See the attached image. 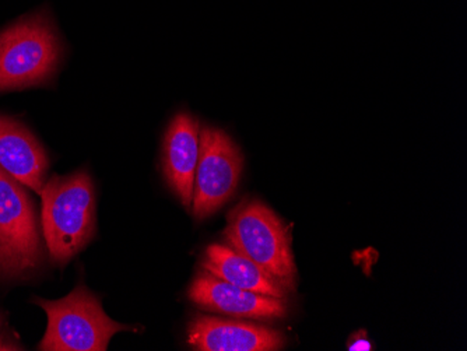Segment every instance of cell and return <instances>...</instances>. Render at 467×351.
I'll return each mask as SVG.
<instances>
[{"label":"cell","mask_w":467,"mask_h":351,"mask_svg":"<svg viewBox=\"0 0 467 351\" xmlns=\"http://www.w3.org/2000/svg\"><path fill=\"white\" fill-rule=\"evenodd\" d=\"M62 57L48 15H31L0 33V93L46 85Z\"/></svg>","instance_id":"obj_3"},{"label":"cell","mask_w":467,"mask_h":351,"mask_svg":"<svg viewBox=\"0 0 467 351\" xmlns=\"http://www.w3.org/2000/svg\"><path fill=\"white\" fill-rule=\"evenodd\" d=\"M244 170L240 146L225 130L201 128V154L193 185L192 214L207 219L224 206L237 191Z\"/></svg>","instance_id":"obj_6"},{"label":"cell","mask_w":467,"mask_h":351,"mask_svg":"<svg viewBox=\"0 0 467 351\" xmlns=\"http://www.w3.org/2000/svg\"><path fill=\"white\" fill-rule=\"evenodd\" d=\"M371 343L368 342V340L366 339V337H363V339L356 340V342L350 343L348 345V350L351 351H367V350H372Z\"/></svg>","instance_id":"obj_13"},{"label":"cell","mask_w":467,"mask_h":351,"mask_svg":"<svg viewBox=\"0 0 467 351\" xmlns=\"http://www.w3.org/2000/svg\"><path fill=\"white\" fill-rule=\"evenodd\" d=\"M41 259L36 203L23 183L0 167V276H25Z\"/></svg>","instance_id":"obj_5"},{"label":"cell","mask_w":467,"mask_h":351,"mask_svg":"<svg viewBox=\"0 0 467 351\" xmlns=\"http://www.w3.org/2000/svg\"><path fill=\"white\" fill-rule=\"evenodd\" d=\"M202 266L219 279L249 292L275 298H285L287 293L258 264L223 243H213L207 248Z\"/></svg>","instance_id":"obj_11"},{"label":"cell","mask_w":467,"mask_h":351,"mask_svg":"<svg viewBox=\"0 0 467 351\" xmlns=\"http://www.w3.org/2000/svg\"><path fill=\"white\" fill-rule=\"evenodd\" d=\"M0 167L41 195L49 161L36 136L23 123L0 115Z\"/></svg>","instance_id":"obj_10"},{"label":"cell","mask_w":467,"mask_h":351,"mask_svg":"<svg viewBox=\"0 0 467 351\" xmlns=\"http://www.w3.org/2000/svg\"><path fill=\"white\" fill-rule=\"evenodd\" d=\"M48 316L42 351H105L109 340L122 330H133L105 314L99 298L84 285L57 301L36 298Z\"/></svg>","instance_id":"obj_4"},{"label":"cell","mask_w":467,"mask_h":351,"mask_svg":"<svg viewBox=\"0 0 467 351\" xmlns=\"http://www.w3.org/2000/svg\"><path fill=\"white\" fill-rule=\"evenodd\" d=\"M42 232L51 261L67 264L93 240L96 193L88 171L47 181L41 192Z\"/></svg>","instance_id":"obj_1"},{"label":"cell","mask_w":467,"mask_h":351,"mask_svg":"<svg viewBox=\"0 0 467 351\" xmlns=\"http://www.w3.org/2000/svg\"><path fill=\"white\" fill-rule=\"evenodd\" d=\"M188 343L199 351H277L285 337L261 325L198 315L189 322Z\"/></svg>","instance_id":"obj_8"},{"label":"cell","mask_w":467,"mask_h":351,"mask_svg":"<svg viewBox=\"0 0 467 351\" xmlns=\"http://www.w3.org/2000/svg\"><path fill=\"white\" fill-rule=\"evenodd\" d=\"M201 123L188 112H178L165 130L162 172L186 209L192 206L193 185L201 154Z\"/></svg>","instance_id":"obj_9"},{"label":"cell","mask_w":467,"mask_h":351,"mask_svg":"<svg viewBox=\"0 0 467 351\" xmlns=\"http://www.w3.org/2000/svg\"><path fill=\"white\" fill-rule=\"evenodd\" d=\"M25 350L17 337L13 335L6 324V316L0 311V351Z\"/></svg>","instance_id":"obj_12"},{"label":"cell","mask_w":467,"mask_h":351,"mask_svg":"<svg viewBox=\"0 0 467 351\" xmlns=\"http://www.w3.org/2000/svg\"><path fill=\"white\" fill-rule=\"evenodd\" d=\"M291 227L261 201H245L234 209L224 232L227 245L258 264L285 292L296 285Z\"/></svg>","instance_id":"obj_2"},{"label":"cell","mask_w":467,"mask_h":351,"mask_svg":"<svg viewBox=\"0 0 467 351\" xmlns=\"http://www.w3.org/2000/svg\"><path fill=\"white\" fill-rule=\"evenodd\" d=\"M189 300L210 313L237 318H283L287 313L285 298L270 297L230 284L207 271L201 272L189 287Z\"/></svg>","instance_id":"obj_7"}]
</instances>
